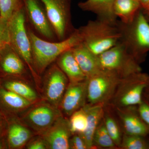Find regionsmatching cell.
<instances>
[{"label":"cell","mask_w":149,"mask_h":149,"mask_svg":"<svg viewBox=\"0 0 149 149\" xmlns=\"http://www.w3.org/2000/svg\"><path fill=\"white\" fill-rule=\"evenodd\" d=\"M27 30L32 47L33 65L38 74L42 73L63 53L82 42L78 29H75L65 40L56 42L42 39L29 28Z\"/></svg>","instance_id":"obj_1"},{"label":"cell","mask_w":149,"mask_h":149,"mask_svg":"<svg viewBox=\"0 0 149 149\" xmlns=\"http://www.w3.org/2000/svg\"><path fill=\"white\" fill-rule=\"evenodd\" d=\"M117 24L121 35L120 42L141 64L149 52V22L143 9L131 22L124 23L118 20Z\"/></svg>","instance_id":"obj_2"},{"label":"cell","mask_w":149,"mask_h":149,"mask_svg":"<svg viewBox=\"0 0 149 149\" xmlns=\"http://www.w3.org/2000/svg\"><path fill=\"white\" fill-rule=\"evenodd\" d=\"M117 23L99 18L89 20L78 28L82 43L93 54L100 55L120 42L121 35Z\"/></svg>","instance_id":"obj_3"},{"label":"cell","mask_w":149,"mask_h":149,"mask_svg":"<svg viewBox=\"0 0 149 149\" xmlns=\"http://www.w3.org/2000/svg\"><path fill=\"white\" fill-rule=\"evenodd\" d=\"M26 20L23 4L13 14L8 22L9 44L20 56L32 73L37 74L33 65L32 47L27 33Z\"/></svg>","instance_id":"obj_4"},{"label":"cell","mask_w":149,"mask_h":149,"mask_svg":"<svg viewBox=\"0 0 149 149\" xmlns=\"http://www.w3.org/2000/svg\"><path fill=\"white\" fill-rule=\"evenodd\" d=\"M98 57L103 70L114 73L121 78L142 72L140 63L120 42Z\"/></svg>","instance_id":"obj_5"},{"label":"cell","mask_w":149,"mask_h":149,"mask_svg":"<svg viewBox=\"0 0 149 149\" xmlns=\"http://www.w3.org/2000/svg\"><path fill=\"white\" fill-rule=\"evenodd\" d=\"M149 79V75L142 72L121 78L109 104L114 108L139 105Z\"/></svg>","instance_id":"obj_6"},{"label":"cell","mask_w":149,"mask_h":149,"mask_svg":"<svg viewBox=\"0 0 149 149\" xmlns=\"http://www.w3.org/2000/svg\"><path fill=\"white\" fill-rule=\"evenodd\" d=\"M121 79L116 74L104 70L88 78V104L105 107L109 104Z\"/></svg>","instance_id":"obj_7"},{"label":"cell","mask_w":149,"mask_h":149,"mask_svg":"<svg viewBox=\"0 0 149 149\" xmlns=\"http://www.w3.org/2000/svg\"><path fill=\"white\" fill-rule=\"evenodd\" d=\"M59 41L65 40L74 31L71 20L70 0H40Z\"/></svg>","instance_id":"obj_8"},{"label":"cell","mask_w":149,"mask_h":149,"mask_svg":"<svg viewBox=\"0 0 149 149\" xmlns=\"http://www.w3.org/2000/svg\"><path fill=\"white\" fill-rule=\"evenodd\" d=\"M26 18L41 36L51 41L55 39V33L40 0H22Z\"/></svg>","instance_id":"obj_9"},{"label":"cell","mask_w":149,"mask_h":149,"mask_svg":"<svg viewBox=\"0 0 149 149\" xmlns=\"http://www.w3.org/2000/svg\"><path fill=\"white\" fill-rule=\"evenodd\" d=\"M88 78L75 83H69L60 104L63 112L70 116L85 106L87 101Z\"/></svg>","instance_id":"obj_10"},{"label":"cell","mask_w":149,"mask_h":149,"mask_svg":"<svg viewBox=\"0 0 149 149\" xmlns=\"http://www.w3.org/2000/svg\"><path fill=\"white\" fill-rule=\"evenodd\" d=\"M124 134L146 137L149 135V127L139 115L137 106L114 108Z\"/></svg>","instance_id":"obj_11"},{"label":"cell","mask_w":149,"mask_h":149,"mask_svg":"<svg viewBox=\"0 0 149 149\" xmlns=\"http://www.w3.org/2000/svg\"><path fill=\"white\" fill-rule=\"evenodd\" d=\"M68 82L66 75L57 65L51 66L45 76V95L48 100L55 105L60 104Z\"/></svg>","instance_id":"obj_12"},{"label":"cell","mask_w":149,"mask_h":149,"mask_svg":"<svg viewBox=\"0 0 149 149\" xmlns=\"http://www.w3.org/2000/svg\"><path fill=\"white\" fill-rule=\"evenodd\" d=\"M71 134L69 120L59 117L45 131L44 139L47 146L50 149H68Z\"/></svg>","instance_id":"obj_13"},{"label":"cell","mask_w":149,"mask_h":149,"mask_svg":"<svg viewBox=\"0 0 149 149\" xmlns=\"http://www.w3.org/2000/svg\"><path fill=\"white\" fill-rule=\"evenodd\" d=\"M72 53L87 78L102 71L98 56L92 53L81 42L72 49Z\"/></svg>","instance_id":"obj_14"},{"label":"cell","mask_w":149,"mask_h":149,"mask_svg":"<svg viewBox=\"0 0 149 149\" xmlns=\"http://www.w3.org/2000/svg\"><path fill=\"white\" fill-rule=\"evenodd\" d=\"M59 117L56 111L46 105L33 109L27 114V122L37 130H47Z\"/></svg>","instance_id":"obj_15"},{"label":"cell","mask_w":149,"mask_h":149,"mask_svg":"<svg viewBox=\"0 0 149 149\" xmlns=\"http://www.w3.org/2000/svg\"><path fill=\"white\" fill-rule=\"evenodd\" d=\"M115 0H86L78 4L82 10L95 13L97 18L116 24L117 18L113 12Z\"/></svg>","instance_id":"obj_16"},{"label":"cell","mask_w":149,"mask_h":149,"mask_svg":"<svg viewBox=\"0 0 149 149\" xmlns=\"http://www.w3.org/2000/svg\"><path fill=\"white\" fill-rule=\"evenodd\" d=\"M56 60L57 65L66 75L70 83H77L87 79L74 58L72 49L63 53Z\"/></svg>","instance_id":"obj_17"},{"label":"cell","mask_w":149,"mask_h":149,"mask_svg":"<svg viewBox=\"0 0 149 149\" xmlns=\"http://www.w3.org/2000/svg\"><path fill=\"white\" fill-rule=\"evenodd\" d=\"M88 117V125L85 132L79 134L85 141L88 149H93V136L99 123L103 118L105 107L103 105H90L84 107Z\"/></svg>","instance_id":"obj_18"},{"label":"cell","mask_w":149,"mask_h":149,"mask_svg":"<svg viewBox=\"0 0 149 149\" xmlns=\"http://www.w3.org/2000/svg\"><path fill=\"white\" fill-rule=\"evenodd\" d=\"M139 0H115L113 12L117 18L124 23L133 21L137 13L142 9Z\"/></svg>","instance_id":"obj_19"},{"label":"cell","mask_w":149,"mask_h":149,"mask_svg":"<svg viewBox=\"0 0 149 149\" xmlns=\"http://www.w3.org/2000/svg\"><path fill=\"white\" fill-rule=\"evenodd\" d=\"M25 64L20 56L10 45V51L6 54L2 61L3 70L9 74H22L25 72Z\"/></svg>","instance_id":"obj_20"},{"label":"cell","mask_w":149,"mask_h":149,"mask_svg":"<svg viewBox=\"0 0 149 149\" xmlns=\"http://www.w3.org/2000/svg\"><path fill=\"white\" fill-rule=\"evenodd\" d=\"M93 143V149L118 148L107 130L103 118L94 133Z\"/></svg>","instance_id":"obj_21"},{"label":"cell","mask_w":149,"mask_h":149,"mask_svg":"<svg viewBox=\"0 0 149 149\" xmlns=\"http://www.w3.org/2000/svg\"><path fill=\"white\" fill-rule=\"evenodd\" d=\"M30 136L31 133L27 128L19 124H14L9 131V142L13 148H19L27 142Z\"/></svg>","instance_id":"obj_22"},{"label":"cell","mask_w":149,"mask_h":149,"mask_svg":"<svg viewBox=\"0 0 149 149\" xmlns=\"http://www.w3.org/2000/svg\"><path fill=\"white\" fill-rule=\"evenodd\" d=\"M103 119L109 134L118 148L119 149L123 135L119 123L110 113L106 111L105 107Z\"/></svg>","instance_id":"obj_23"},{"label":"cell","mask_w":149,"mask_h":149,"mask_svg":"<svg viewBox=\"0 0 149 149\" xmlns=\"http://www.w3.org/2000/svg\"><path fill=\"white\" fill-rule=\"evenodd\" d=\"M70 116L69 123L72 134L84 133L88 125V117L84 107L74 112Z\"/></svg>","instance_id":"obj_24"},{"label":"cell","mask_w":149,"mask_h":149,"mask_svg":"<svg viewBox=\"0 0 149 149\" xmlns=\"http://www.w3.org/2000/svg\"><path fill=\"white\" fill-rule=\"evenodd\" d=\"M0 95L7 105L14 109H23L29 107L31 104V102L28 100L8 90H0Z\"/></svg>","instance_id":"obj_25"},{"label":"cell","mask_w":149,"mask_h":149,"mask_svg":"<svg viewBox=\"0 0 149 149\" xmlns=\"http://www.w3.org/2000/svg\"><path fill=\"white\" fill-rule=\"evenodd\" d=\"M7 90L12 91L30 102L37 99V95L32 88L25 83L19 81H10L6 83Z\"/></svg>","instance_id":"obj_26"},{"label":"cell","mask_w":149,"mask_h":149,"mask_svg":"<svg viewBox=\"0 0 149 149\" xmlns=\"http://www.w3.org/2000/svg\"><path fill=\"white\" fill-rule=\"evenodd\" d=\"M119 149H149V142L143 136L123 133Z\"/></svg>","instance_id":"obj_27"},{"label":"cell","mask_w":149,"mask_h":149,"mask_svg":"<svg viewBox=\"0 0 149 149\" xmlns=\"http://www.w3.org/2000/svg\"><path fill=\"white\" fill-rule=\"evenodd\" d=\"M23 4L22 0H0V18L3 21L8 22Z\"/></svg>","instance_id":"obj_28"},{"label":"cell","mask_w":149,"mask_h":149,"mask_svg":"<svg viewBox=\"0 0 149 149\" xmlns=\"http://www.w3.org/2000/svg\"><path fill=\"white\" fill-rule=\"evenodd\" d=\"M8 22L0 18V54L5 47L9 43Z\"/></svg>","instance_id":"obj_29"},{"label":"cell","mask_w":149,"mask_h":149,"mask_svg":"<svg viewBox=\"0 0 149 149\" xmlns=\"http://www.w3.org/2000/svg\"><path fill=\"white\" fill-rule=\"evenodd\" d=\"M139 115L143 121L149 127V103L143 98V102L137 106Z\"/></svg>","instance_id":"obj_30"},{"label":"cell","mask_w":149,"mask_h":149,"mask_svg":"<svg viewBox=\"0 0 149 149\" xmlns=\"http://www.w3.org/2000/svg\"><path fill=\"white\" fill-rule=\"evenodd\" d=\"M70 149H88L85 141L79 134H74L70 140Z\"/></svg>","instance_id":"obj_31"},{"label":"cell","mask_w":149,"mask_h":149,"mask_svg":"<svg viewBox=\"0 0 149 149\" xmlns=\"http://www.w3.org/2000/svg\"><path fill=\"white\" fill-rule=\"evenodd\" d=\"M47 148L45 141L41 139H37L32 141L27 147V148L29 149H45Z\"/></svg>","instance_id":"obj_32"},{"label":"cell","mask_w":149,"mask_h":149,"mask_svg":"<svg viewBox=\"0 0 149 149\" xmlns=\"http://www.w3.org/2000/svg\"><path fill=\"white\" fill-rule=\"evenodd\" d=\"M142 9L145 12H149V0H139Z\"/></svg>","instance_id":"obj_33"},{"label":"cell","mask_w":149,"mask_h":149,"mask_svg":"<svg viewBox=\"0 0 149 149\" xmlns=\"http://www.w3.org/2000/svg\"><path fill=\"white\" fill-rule=\"evenodd\" d=\"M143 98L146 100L149 103V91L145 90L143 95Z\"/></svg>","instance_id":"obj_34"},{"label":"cell","mask_w":149,"mask_h":149,"mask_svg":"<svg viewBox=\"0 0 149 149\" xmlns=\"http://www.w3.org/2000/svg\"><path fill=\"white\" fill-rule=\"evenodd\" d=\"M143 11L144 14H145V15H146V17L147 19H148V21L149 22V12H147Z\"/></svg>","instance_id":"obj_35"},{"label":"cell","mask_w":149,"mask_h":149,"mask_svg":"<svg viewBox=\"0 0 149 149\" xmlns=\"http://www.w3.org/2000/svg\"><path fill=\"white\" fill-rule=\"evenodd\" d=\"M146 90H148L149 91V79L148 80V86H147V88H146Z\"/></svg>","instance_id":"obj_36"},{"label":"cell","mask_w":149,"mask_h":149,"mask_svg":"<svg viewBox=\"0 0 149 149\" xmlns=\"http://www.w3.org/2000/svg\"><path fill=\"white\" fill-rule=\"evenodd\" d=\"M1 148H2L1 146V144H0V149Z\"/></svg>","instance_id":"obj_37"}]
</instances>
